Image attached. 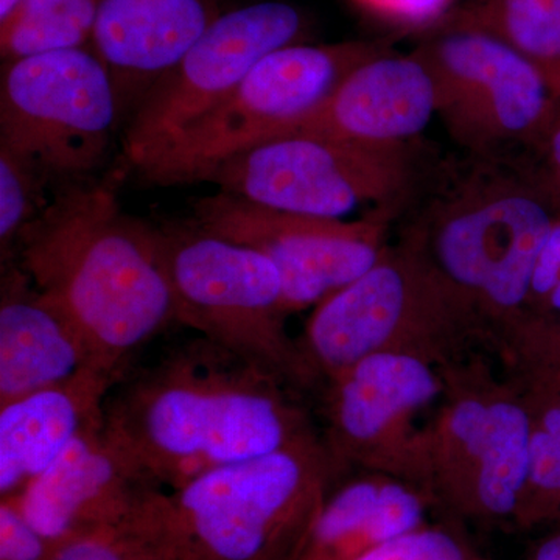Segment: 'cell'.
Listing matches in <instances>:
<instances>
[{"instance_id":"obj_26","label":"cell","mask_w":560,"mask_h":560,"mask_svg":"<svg viewBox=\"0 0 560 560\" xmlns=\"http://www.w3.org/2000/svg\"><path fill=\"white\" fill-rule=\"evenodd\" d=\"M556 324H560V215L534 267L525 319L518 327Z\"/></svg>"},{"instance_id":"obj_30","label":"cell","mask_w":560,"mask_h":560,"mask_svg":"<svg viewBox=\"0 0 560 560\" xmlns=\"http://www.w3.org/2000/svg\"><path fill=\"white\" fill-rule=\"evenodd\" d=\"M539 149L544 151L545 160H547V168H544V172L547 173L551 186L555 187L556 194L560 198V110L552 119Z\"/></svg>"},{"instance_id":"obj_24","label":"cell","mask_w":560,"mask_h":560,"mask_svg":"<svg viewBox=\"0 0 560 560\" xmlns=\"http://www.w3.org/2000/svg\"><path fill=\"white\" fill-rule=\"evenodd\" d=\"M151 500L128 521L61 545L49 560H168L151 515Z\"/></svg>"},{"instance_id":"obj_2","label":"cell","mask_w":560,"mask_h":560,"mask_svg":"<svg viewBox=\"0 0 560 560\" xmlns=\"http://www.w3.org/2000/svg\"><path fill=\"white\" fill-rule=\"evenodd\" d=\"M560 215L547 173L526 154L442 158L420 164L396 223L493 350L525 319L530 279Z\"/></svg>"},{"instance_id":"obj_32","label":"cell","mask_w":560,"mask_h":560,"mask_svg":"<svg viewBox=\"0 0 560 560\" xmlns=\"http://www.w3.org/2000/svg\"><path fill=\"white\" fill-rule=\"evenodd\" d=\"M24 0H0V24L10 20Z\"/></svg>"},{"instance_id":"obj_19","label":"cell","mask_w":560,"mask_h":560,"mask_svg":"<svg viewBox=\"0 0 560 560\" xmlns=\"http://www.w3.org/2000/svg\"><path fill=\"white\" fill-rule=\"evenodd\" d=\"M0 291V405L84 371L103 372L79 329L16 261L2 264Z\"/></svg>"},{"instance_id":"obj_15","label":"cell","mask_w":560,"mask_h":560,"mask_svg":"<svg viewBox=\"0 0 560 560\" xmlns=\"http://www.w3.org/2000/svg\"><path fill=\"white\" fill-rule=\"evenodd\" d=\"M161 490L105 431L86 433L14 497L55 551L61 545L138 514Z\"/></svg>"},{"instance_id":"obj_17","label":"cell","mask_w":560,"mask_h":560,"mask_svg":"<svg viewBox=\"0 0 560 560\" xmlns=\"http://www.w3.org/2000/svg\"><path fill=\"white\" fill-rule=\"evenodd\" d=\"M224 0H102L91 49L109 70L121 110L183 58Z\"/></svg>"},{"instance_id":"obj_18","label":"cell","mask_w":560,"mask_h":560,"mask_svg":"<svg viewBox=\"0 0 560 560\" xmlns=\"http://www.w3.org/2000/svg\"><path fill=\"white\" fill-rule=\"evenodd\" d=\"M117 378L84 371L60 385L0 405V497L14 499L81 434L105 422Z\"/></svg>"},{"instance_id":"obj_8","label":"cell","mask_w":560,"mask_h":560,"mask_svg":"<svg viewBox=\"0 0 560 560\" xmlns=\"http://www.w3.org/2000/svg\"><path fill=\"white\" fill-rule=\"evenodd\" d=\"M386 51L382 40L298 43L271 51L223 102L138 172L156 186L201 183L221 162L282 135L318 109L353 70Z\"/></svg>"},{"instance_id":"obj_13","label":"cell","mask_w":560,"mask_h":560,"mask_svg":"<svg viewBox=\"0 0 560 560\" xmlns=\"http://www.w3.org/2000/svg\"><path fill=\"white\" fill-rule=\"evenodd\" d=\"M397 217L396 210H378L353 221L318 219L221 190L194 205L195 223L272 261L290 313L316 307L372 270L389 248Z\"/></svg>"},{"instance_id":"obj_21","label":"cell","mask_w":560,"mask_h":560,"mask_svg":"<svg viewBox=\"0 0 560 560\" xmlns=\"http://www.w3.org/2000/svg\"><path fill=\"white\" fill-rule=\"evenodd\" d=\"M508 372L521 383L530 412L528 481L515 526L560 525V381Z\"/></svg>"},{"instance_id":"obj_11","label":"cell","mask_w":560,"mask_h":560,"mask_svg":"<svg viewBox=\"0 0 560 560\" xmlns=\"http://www.w3.org/2000/svg\"><path fill=\"white\" fill-rule=\"evenodd\" d=\"M412 54L430 70L436 114L464 151L539 149L559 106L521 51L489 33L438 22Z\"/></svg>"},{"instance_id":"obj_31","label":"cell","mask_w":560,"mask_h":560,"mask_svg":"<svg viewBox=\"0 0 560 560\" xmlns=\"http://www.w3.org/2000/svg\"><path fill=\"white\" fill-rule=\"evenodd\" d=\"M528 560H560V525L537 544Z\"/></svg>"},{"instance_id":"obj_4","label":"cell","mask_w":560,"mask_h":560,"mask_svg":"<svg viewBox=\"0 0 560 560\" xmlns=\"http://www.w3.org/2000/svg\"><path fill=\"white\" fill-rule=\"evenodd\" d=\"M341 474L313 438L158 490L151 512L168 560H302Z\"/></svg>"},{"instance_id":"obj_5","label":"cell","mask_w":560,"mask_h":560,"mask_svg":"<svg viewBox=\"0 0 560 560\" xmlns=\"http://www.w3.org/2000/svg\"><path fill=\"white\" fill-rule=\"evenodd\" d=\"M440 368L444 390L423 425V489L458 517L515 525L530 444L521 383L469 353Z\"/></svg>"},{"instance_id":"obj_9","label":"cell","mask_w":560,"mask_h":560,"mask_svg":"<svg viewBox=\"0 0 560 560\" xmlns=\"http://www.w3.org/2000/svg\"><path fill=\"white\" fill-rule=\"evenodd\" d=\"M420 164L422 158L410 143L363 145L287 135L221 162L201 183L264 208L345 220L366 206L400 213Z\"/></svg>"},{"instance_id":"obj_12","label":"cell","mask_w":560,"mask_h":560,"mask_svg":"<svg viewBox=\"0 0 560 560\" xmlns=\"http://www.w3.org/2000/svg\"><path fill=\"white\" fill-rule=\"evenodd\" d=\"M305 27L301 11L285 2L224 11L135 106L124 132L127 164L142 168L223 102L261 58L301 43Z\"/></svg>"},{"instance_id":"obj_14","label":"cell","mask_w":560,"mask_h":560,"mask_svg":"<svg viewBox=\"0 0 560 560\" xmlns=\"http://www.w3.org/2000/svg\"><path fill=\"white\" fill-rule=\"evenodd\" d=\"M320 389V438L342 471H375L423 489V427L418 419L441 399L440 366L408 353H375Z\"/></svg>"},{"instance_id":"obj_20","label":"cell","mask_w":560,"mask_h":560,"mask_svg":"<svg viewBox=\"0 0 560 560\" xmlns=\"http://www.w3.org/2000/svg\"><path fill=\"white\" fill-rule=\"evenodd\" d=\"M438 22L510 44L540 69L560 105V0H470Z\"/></svg>"},{"instance_id":"obj_29","label":"cell","mask_w":560,"mask_h":560,"mask_svg":"<svg viewBox=\"0 0 560 560\" xmlns=\"http://www.w3.org/2000/svg\"><path fill=\"white\" fill-rule=\"evenodd\" d=\"M364 10L405 27H425L452 10L453 0H355Z\"/></svg>"},{"instance_id":"obj_6","label":"cell","mask_w":560,"mask_h":560,"mask_svg":"<svg viewBox=\"0 0 560 560\" xmlns=\"http://www.w3.org/2000/svg\"><path fill=\"white\" fill-rule=\"evenodd\" d=\"M296 340L323 386L375 353L444 366L485 337L423 257L397 241L366 275L313 307Z\"/></svg>"},{"instance_id":"obj_25","label":"cell","mask_w":560,"mask_h":560,"mask_svg":"<svg viewBox=\"0 0 560 560\" xmlns=\"http://www.w3.org/2000/svg\"><path fill=\"white\" fill-rule=\"evenodd\" d=\"M497 353L508 371L560 381V324L518 327Z\"/></svg>"},{"instance_id":"obj_27","label":"cell","mask_w":560,"mask_h":560,"mask_svg":"<svg viewBox=\"0 0 560 560\" xmlns=\"http://www.w3.org/2000/svg\"><path fill=\"white\" fill-rule=\"evenodd\" d=\"M355 560H475L466 545L441 528L411 530L405 536L378 545Z\"/></svg>"},{"instance_id":"obj_1","label":"cell","mask_w":560,"mask_h":560,"mask_svg":"<svg viewBox=\"0 0 560 560\" xmlns=\"http://www.w3.org/2000/svg\"><path fill=\"white\" fill-rule=\"evenodd\" d=\"M302 393L197 335L138 371L105 401V431L158 488L318 438Z\"/></svg>"},{"instance_id":"obj_22","label":"cell","mask_w":560,"mask_h":560,"mask_svg":"<svg viewBox=\"0 0 560 560\" xmlns=\"http://www.w3.org/2000/svg\"><path fill=\"white\" fill-rule=\"evenodd\" d=\"M102 0H24L0 24L3 61L91 47Z\"/></svg>"},{"instance_id":"obj_33","label":"cell","mask_w":560,"mask_h":560,"mask_svg":"<svg viewBox=\"0 0 560 560\" xmlns=\"http://www.w3.org/2000/svg\"><path fill=\"white\" fill-rule=\"evenodd\" d=\"M559 110H560V105H559Z\"/></svg>"},{"instance_id":"obj_7","label":"cell","mask_w":560,"mask_h":560,"mask_svg":"<svg viewBox=\"0 0 560 560\" xmlns=\"http://www.w3.org/2000/svg\"><path fill=\"white\" fill-rule=\"evenodd\" d=\"M176 323L275 372L300 393L320 388L287 330L278 268L195 223L154 226Z\"/></svg>"},{"instance_id":"obj_28","label":"cell","mask_w":560,"mask_h":560,"mask_svg":"<svg viewBox=\"0 0 560 560\" xmlns=\"http://www.w3.org/2000/svg\"><path fill=\"white\" fill-rule=\"evenodd\" d=\"M55 548L22 514L14 500L0 503V560H49Z\"/></svg>"},{"instance_id":"obj_16","label":"cell","mask_w":560,"mask_h":560,"mask_svg":"<svg viewBox=\"0 0 560 560\" xmlns=\"http://www.w3.org/2000/svg\"><path fill=\"white\" fill-rule=\"evenodd\" d=\"M434 114L430 70L412 51L389 50L359 66L318 109L279 136H320L363 145L410 143Z\"/></svg>"},{"instance_id":"obj_10","label":"cell","mask_w":560,"mask_h":560,"mask_svg":"<svg viewBox=\"0 0 560 560\" xmlns=\"http://www.w3.org/2000/svg\"><path fill=\"white\" fill-rule=\"evenodd\" d=\"M120 113L113 77L91 47L3 62L0 147L55 183L101 167Z\"/></svg>"},{"instance_id":"obj_23","label":"cell","mask_w":560,"mask_h":560,"mask_svg":"<svg viewBox=\"0 0 560 560\" xmlns=\"http://www.w3.org/2000/svg\"><path fill=\"white\" fill-rule=\"evenodd\" d=\"M55 180L0 147V250L11 260L21 232L46 209Z\"/></svg>"},{"instance_id":"obj_3","label":"cell","mask_w":560,"mask_h":560,"mask_svg":"<svg viewBox=\"0 0 560 560\" xmlns=\"http://www.w3.org/2000/svg\"><path fill=\"white\" fill-rule=\"evenodd\" d=\"M11 260L117 381L142 346L176 323L156 231L121 210L108 180L58 183L21 232Z\"/></svg>"}]
</instances>
